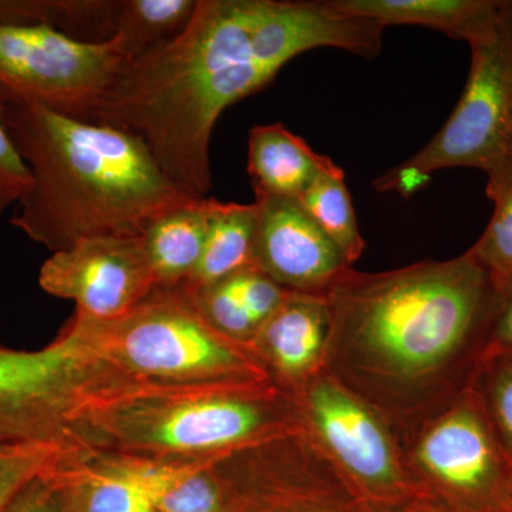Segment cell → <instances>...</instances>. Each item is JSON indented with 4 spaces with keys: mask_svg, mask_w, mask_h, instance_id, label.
I'll use <instances>...</instances> for the list:
<instances>
[{
    "mask_svg": "<svg viewBox=\"0 0 512 512\" xmlns=\"http://www.w3.org/2000/svg\"><path fill=\"white\" fill-rule=\"evenodd\" d=\"M382 36L330 0H198L180 35L123 64L89 123L137 136L171 181L205 198L212 131L228 107L293 57L319 47L376 57Z\"/></svg>",
    "mask_w": 512,
    "mask_h": 512,
    "instance_id": "cell-1",
    "label": "cell"
},
{
    "mask_svg": "<svg viewBox=\"0 0 512 512\" xmlns=\"http://www.w3.org/2000/svg\"><path fill=\"white\" fill-rule=\"evenodd\" d=\"M500 282L467 251L379 274L346 269L323 292V367L397 439L473 384L490 348Z\"/></svg>",
    "mask_w": 512,
    "mask_h": 512,
    "instance_id": "cell-2",
    "label": "cell"
},
{
    "mask_svg": "<svg viewBox=\"0 0 512 512\" xmlns=\"http://www.w3.org/2000/svg\"><path fill=\"white\" fill-rule=\"evenodd\" d=\"M0 110L32 174L10 224L53 254L87 238L143 237L165 212L200 198L171 181L127 131L72 119L3 87Z\"/></svg>",
    "mask_w": 512,
    "mask_h": 512,
    "instance_id": "cell-3",
    "label": "cell"
},
{
    "mask_svg": "<svg viewBox=\"0 0 512 512\" xmlns=\"http://www.w3.org/2000/svg\"><path fill=\"white\" fill-rule=\"evenodd\" d=\"M274 380L212 384L123 382L77 410L76 446L153 460H200L305 430Z\"/></svg>",
    "mask_w": 512,
    "mask_h": 512,
    "instance_id": "cell-4",
    "label": "cell"
},
{
    "mask_svg": "<svg viewBox=\"0 0 512 512\" xmlns=\"http://www.w3.org/2000/svg\"><path fill=\"white\" fill-rule=\"evenodd\" d=\"M69 326L94 356L133 382L272 380L252 346L215 329L183 285L154 289L119 319L101 322L76 313Z\"/></svg>",
    "mask_w": 512,
    "mask_h": 512,
    "instance_id": "cell-5",
    "label": "cell"
},
{
    "mask_svg": "<svg viewBox=\"0 0 512 512\" xmlns=\"http://www.w3.org/2000/svg\"><path fill=\"white\" fill-rule=\"evenodd\" d=\"M399 443L427 497L461 512H512V457L473 384Z\"/></svg>",
    "mask_w": 512,
    "mask_h": 512,
    "instance_id": "cell-6",
    "label": "cell"
},
{
    "mask_svg": "<svg viewBox=\"0 0 512 512\" xmlns=\"http://www.w3.org/2000/svg\"><path fill=\"white\" fill-rule=\"evenodd\" d=\"M510 6L497 35L471 47L470 73L456 109L426 147L375 181L376 190L413 194L444 168L487 173L508 157L512 128Z\"/></svg>",
    "mask_w": 512,
    "mask_h": 512,
    "instance_id": "cell-7",
    "label": "cell"
},
{
    "mask_svg": "<svg viewBox=\"0 0 512 512\" xmlns=\"http://www.w3.org/2000/svg\"><path fill=\"white\" fill-rule=\"evenodd\" d=\"M69 326L40 350L0 348V446H73L77 410L119 383L116 370L87 349Z\"/></svg>",
    "mask_w": 512,
    "mask_h": 512,
    "instance_id": "cell-8",
    "label": "cell"
},
{
    "mask_svg": "<svg viewBox=\"0 0 512 512\" xmlns=\"http://www.w3.org/2000/svg\"><path fill=\"white\" fill-rule=\"evenodd\" d=\"M291 394L306 429L367 504L386 510L427 497L389 424L329 373L319 370Z\"/></svg>",
    "mask_w": 512,
    "mask_h": 512,
    "instance_id": "cell-9",
    "label": "cell"
},
{
    "mask_svg": "<svg viewBox=\"0 0 512 512\" xmlns=\"http://www.w3.org/2000/svg\"><path fill=\"white\" fill-rule=\"evenodd\" d=\"M127 62L119 40L84 43L45 25H0V87L47 109L90 121Z\"/></svg>",
    "mask_w": 512,
    "mask_h": 512,
    "instance_id": "cell-10",
    "label": "cell"
},
{
    "mask_svg": "<svg viewBox=\"0 0 512 512\" xmlns=\"http://www.w3.org/2000/svg\"><path fill=\"white\" fill-rule=\"evenodd\" d=\"M228 512H375L308 429L256 444Z\"/></svg>",
    "mask_w": 512,
    "mask_h": 512,
    "instance_id": "cell-11",
    "label": "cell"
},
{
    "mask_svg": "<svg viewBox=\"0 0 512 512\" xmlns=\"http://www.w3.org/2000/svg\"><path fill=\"white\" fill-rule=\"evenodd\" d=\"M39 285L76 303L79 315L109 322L127 315L157 288L143 237H94L55 252Z\"/></svg>",
    "mask_w": 512,
    "mask_h": 512,
    "instance_id": "cell-12",
    "label": "cell"
},
{
    "mask_svg": "<svg viewBox=\"0 0 512 512\" xmlns=\"http://www.w3.org/2000/svg\"><path fill=\"white\" fill-rule=\"evenodd\" d=\"M255 202V266L286 291L323 293L352 268L299 200L256 195Z\"/></svg>",
    "mask_w": 512,
    "mask_h": 512,
    "instance_id": "cell-13",
    "label": "cell"
},
{
    "mask_svg": "<svg viewBox=\"0 0 512 512\" xmlns=\"http://www.w3.org/2000/svg\"><path fill=\"white\" fill-rule=\"evenodd\" d=\"M328 332L325 295L288 291L251 346L272 380L291 393L322 370Z\"/></svg>",
    "mask_w": 512,
    "mask_h": 512,
    "instance_id": "cell-14",
    "label": "cell"
},
{
    "mask_svg": "<svg viewBox=\"0 0 512 512\" xmlns=\"http://www.w3.org/2000/svg\"><path fill=\"white\" fill-rule=\"evenodd\" d=\"M346 15L372 20L386 28L393 25L424 26L468 45L497 35L508 2L503 0H330Z\"/></svg>",
    "mask_w": 512,
    "mask_h": 512,
    "instance_id": "cell-15",
    "label": "cell"
},
{
    "mask_svg": "<svg viewBox=\"0 0 512 512\" xmlns=\"http://www.w3.org/2000/svg\"><path fill=\"white\" fill-rule=\"evenodd\" d=\"M333 164L282 123L255 126L249 131L248 174L255 195L298 200L313 180Z\"/></svg>",
    "mask_w": 512,
    "mask_h": 512,
    "instance_id": "cell-16",
    "label": "cell"
},
{
    "mask_svg": "<svg viewBox=\"0 0 512 512\" xmlns=\"http://www.w3.org/2000/svg\"><path fill=\"white\" fill-rule=\"evenodd\" d=\"M258 204H237L208 198L207 237L194 275L183 285L201 291L255 266ZM256 268V266H255Z\"/></svg>",
    "mask_w": 512,
    "mask_h": 512,
    "instance_id": "cell-17",
    "label": "cell"
},
{
    "mask_svg": "<svg viewBox=\"0 0 512 512\" xmlns=\"http://www.w3.org/2000/svg\"><path fill=\"white\" fill-rule=\"evenodd\" d=\"M208 198H192L165 212L144 232L157 288L184 285L194 275L207 237Z\"/></svg>",
    "mask_w": 512,
    "mask_h": 512,
    "instance_id": "cell-18",
    "label": "cell"
},
{
    "mask_svg": "<svg viewBox=\"0 0 512 512\" xmlns=\"http://www.w3.org/2000/svg\"><path fill=\"white\" fill-rule=\"evenodd\" d=\"M198 0H119L116 36L128 60L180 35L194 16Z\"/></svg>",
    "mask_w": 512,
    "mask_h": 512,
    "instance_id": "cell-19",
    "label": "cell"
},
{
    "mask_svg": "<svg viewBox=\"0 0 512 512\" xmlns=\"http://www.w3.org/2000/svg\"><path fill=\"white\" fill-rule=\"evenodd\" d=\"M298 200L323 234L336 245L346 264L353 268L366 244L360 235L342 168L333 164L320 173Z\"/></svg>",
    "mask_w": 512,
    "mask_h": 512,
    "instance_id": "cell-20",
    "label": "cell"
},
{
    "mask_svg": "<svg viewBox=\"0 0 512 512\" xmlns=\"http://www.w3.org/2000/svg\"><path fill=\"white\" fill-rule=\"evenodd\" d=\"M485 174V191L494 211L487 228L468 251L501 282L512 276V158H504Z\"/></svg>",
    "mask_w": 512,
    "mask_h": 512,
    "instance_id": "cell-21",
    "label": "cell"
},
{
    "mask_svg": "<svg viewBox=\"0 0 512 512\" xmlns=\"http://www.w3.org/2000/svg\"><path fill=\"white\" fill-rule=\"evenodd\" d=\"M473 387L480 394L498 439L512 457V353L485 356Z\"/></svg>",
    "mask_w": 512,
    "mask_h": 512,
    "instance_id": "cell-22",
    "label": "cell"
},
{
    "mask_svg": "<svg viewBox=\"0 0 512 512\" xmlns=\"http://www.w3.org/2000/svg\"><path fill=\"white\" fill-rule=\"evenodd\" d=\"M188 292L194 296L202 315L222 335L251 345L258 328L249 316L231 276L201 291Z\"/></svg>",
    "mask_w": 512,
    "mask_h": 512,
    "instance_id": "cell-23",
    "label": "cell"
},
{
    "mask_svg": "<svg viewBox=\"0 0 512 512\" xmlns=\"http://www.w3.org/2000/svg\"><path fill=\"white\" fill-rule=\"evenodd\" d=\"M231 278L258 329L274 315L288 292L255 266L242 269Z\"/></svg>",
    "mask_w": 512,
    "mask_h": 512,
    "instance_id": "cell-24",
    "label": "cell"
},
{
    "mask_svg": "<svg viewBox=\"0 0 512 512\" xmlns=\"http://www.w3.org/2000/svg\"><path fill=\"white\" fill-rule=\"evenodd\" d=\"M32 184V174L10 140L0 110V217L16 207Z\"/></svg>",
    "mask_w": 512,
    "mask_h": 512,
    "instance_id": "cell-25",
    "label": "cell"
},
{
    "mask_svg": "<svg viewBox=\"0 0 512 512\" xmlns=\"http://www.w3.org/2000/svg\"><path fill=\"white\" fill-rule=\"evenodd\" d=\"M5 512H64V501L52 471L20 491Z\"/></svg>",
    "mask_w": 512,
    "mask_h": 512,
    "instance_id": "cell-26",
    "label": "cell"
},
{
    "mask_svg": "<svg viewBox=\"0 0 512 512\" xmlns=\"http://www.w3.org/2000/svg\"><path fill=\"white\" fill-rule=\"evenodd\" d=\"M500 305L491 333V353H512V276L500 282Z\"/></svg>",
    "mask_w": 512,
    "mask_h": 512,
    "instance_id": "cell-27",
    "label": "cell"
},
{
    "mask_svg": "<svg viewBox=\"0 0 512 512\" xmlns=\"http://www.w3.org/2000/svg\"><path fill=\"white\" fill-rule=\"evenodd\" d=\"M375 510V508H373ZM375 512H461L448 507L430 497L416 498L409 503L399 505V507L386 508V510H375Z\"/></svg>",
    "mask_w": 512,
    "mask_h": 512,
    "instance_id": "cell-28",
    "label": "cell"
},
{
    "mask_svg": "<svg viewBox=\"0 0 512 512\" xmlns=\"http://www.w3.org/2000/svg\"><path fill=\"white\" fill-rule=\"evenodd\" d=\"M508 157L512 158V128L510 134V141H508Z\"/></svg>",
    "mask_w": 512,
    "mask_h": 512,
    "instance_id": "cell-29",
    "label": "cell"
},
{
    "mask_svg": "<svg viewBox=\"0 0 512 512\" xmlns=\"http://www.w3.org/2000/svg\"><path fill=\"white\" fill-rule=\"evenodd\" d=\"M510 29H511V36H512V2L510 6Z\"/></svg>",
    "mask_w": 512,
    "mask_h": 512,
    "instance_id": "cell-30",
    "label": "cell"
},
{
    "mask_svg": "<svg viewBox=\"0 0 512 512\" xmlns=\"http://www.w3.org/2000/svg\"><path fill=\"white\" fill-rule=\"evenodd\" d=\"M244 478H245V477H244ZM242 483H244V481H242ZM237 494H238V493H237ZM232 503H234V501H232ZM232 503H231V505H232ZM231 505H229V508H231ZM229 508H228V510H227V511H225V512H228V511H229Z\"/></svg>",
    "mask_w": 512,
    "mask_h": 512,
    "instance_id": "cell-31",
    "label": "cell"
}]
</instances>
